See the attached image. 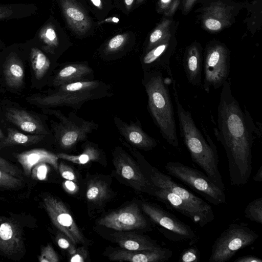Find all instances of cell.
Here are the masks:
<instances>
[{
  "instance_id": "f6af8a7d",
  "label": "cell",
  "mask_w": 262,
  "mask_h": 262,
  "mask_svg": "<svg viewBox=\"0 0 262 262\" xmlns=\"http://www.w3.org/2000/svg\"><path fill=\"white\" fill-rule=\"evenodd\" d=\"M180 4V0H174L172 1L168 9L165 12V15L167 16H172L176 11Z\"/></svg>"
},
{
  "instance_id": "bcb514c9",
  "label": "cell",
  "mask_w": 262,
  "mask_h": 262,
  "mask_svg": "<svg viewBox=\"0 0 262 262\" xmlns=\"http://www.w3.org/2000/svg\"><path fill=\"white\" fill-rule=\"evenodd\" d=\"M172 1V0H159V11L160 12H162L164 10L166 11L170 6Z\"/></svg>"
},
{
  "instance_id": "1f68e13d",
  "label": "cell",
  "mask_w": 262,
  "mask_h": 262,
  "mask_svg": "<svg viewBox=\"0 0 262 262\" xmlns=\"http://www.w3.org/2000/svg\"><path fill=\"white\" fill-rule=\"evenodd\" d=\"M171 21L169 19H163L151 33L146 52L155 47L168 42L171 36L170 32Z\"/></svg>"
},
{
  "instance_id": "b9f144b4",
  "label": "cell",
  "mask_w": 262,
  "mask_h": 262,
  "mask_svg": "<svg viewBox=\"0 0 262 262\" xmlns=\"http://www.w3.org/2000/svg\"><path fill=\"white\" fill-rule=\"evenodd\" d=\"M58 169L60 174L63 179L73 181H75L76 179L73 169L64 163L61 162L58 165Z\"/></svg>"
},
{
  "instance_id": "83f0119b",
  "label": "cell",
  "mask_w": 262,
  "mask_h": 262,
  "mask_svg": "<svg viewBox=\"0 0 262 262\" xmlns=\"http://www.w3.org/2000/svg\"><path fill=\"white\" fill-rule=\"evenodd\" d=\"M38 10V7L33 4H0V21L27 18Z\"/></svg>"
},
{
  "instance_id": "681fc988",
  "label": "cell",
  "mask_w": 262,
  "mask_h": 262,
  "mask_svg": "<svg viewBox=\"0 0 262 262\" xmlns=\"http://www.w3.org/2000/svg\"><path fill=\"white\" fill-rule=\"evenodd\" d=\"M253 180L256 182H262V166H260L256 174L253 177Z\"/></svg>"
},
{
  "instance_id": "4dcf8cb0",
  "label": "cell",
  "mask_w": 262,
  "mask_h": 262,
  "mask_svg": "<svg viewBox=\"0 0 262 262\" xmlns=\"http://www.w3.org/2000/svg\"><path fill=\"white\" fill-rule=\"evenodd\" d=\"M87 144L82 152L77 155H71L61 152L56 154L60 158L77 164H85L92 161L98 160L100 157V151L92 143Z\"/></svg>"
},
{
  "instance_id": "e575fe53",
  "label": "cell",
  "mask_w": 262,
  "mask_h": 262,
  "mask_svg": "<svg viewBox=\"0 0 262 262\" xmlns=\"http://www.w3.org/2000/svg\"><path fill=\"white\" fill-rule=\"evenodd\" d=\"M23 180L0 168V187L14 189L23 186Z\"/></svg>"
},
{
  "instance_id": "8992f818",
  "label": "cell",
  "mask_w": 262,
  "mask_h": 262,
  "mask_svg": "<svg viewBox=\"0 0 262 262\" xmlns=\"http://www.w3.org/2000/svg\"><path fill=\"white\" fill-rule=\"evenodd\" d=\"M258 237L256 232L244 225L230 224L214 241L209 261H228L238 251L253 244Z\"/></svg>"
},
{
  "instance_id": "ba28073f",
  "label": "cell",
  "mask_w": 262,
  "mask_h": 262,
  "mask_svg": "<svg viewBox=\"0 0 262 262\" xmlns=\"http://www.w3.org/2000/svg\"><path fill=\"white\" fill-rule=\"evenodd\" d=\"M230 52L221 43L207 47L203 62V88L209 93L211 88L218 89L228 80L230 74Z\"/></svg>"
},
{
  "instance_id": "ab89813d",
  "label": "cell",
  "mask_w": 262,
  "mask_h": 262,
  "mask_svg": "<svg viewBox=\"0 0 262 262\" xmlns=\"http://www.w3.org/2000/svg\"><path fill=\"white\" fill-rule=\"evenodd\" d=\"M49 167L46 163H41L35 165L31 170L32 178L37 180H45L47 179Z\"/></svg>"
},
{
  "instance_id": "7a4b0ae2",
  "label": "cell",
  "mask_w": 262,
  "mask_h": 262,
  "mask_svg": "<svg viewBox=\"0 0 262 262\" xmlns=\"http://www.w3.org/2000/svg\"><path fill=\"white\" fill-rule=\"evenodd\" d=\"M172 82L181 136L191 158L215 184L224 189L219 169L217 146L207 133H205V138L197 127L191 113L186 110L179 101L174 79Z\"/></svg>"
},
{
  "instance_id": "9a60e30c",
  "label": "cell",
  "mask_w": 262,
  "mask_h": 262,
  "mask_svg": "<svg viewBox=\"0 0 262 262\" xmlns=\"http://www.w3.org/2000/svg\"><path fill=\"white\" fill-rule=\"evenodd\" d=\"M114 122L120 135L133 146L144 150H150L157 145L156 140L143 130L138 120L127 123L115 116Z\"/></svg>"
},
{
  "instance_id": "4316f807",
  "label": "cell",
  "mask_w": 262,
  "mask_h": 262,
  "mask_svg": "<svg viewBox=\"0 0 262 262\" xmlns=\"http://www.w3.org/2000/svg\"><path fill=\"white\" fill-rule=\"evenodd\" d=\"M5 81L12 89H17L24 83L25 70L18 54L11 51L7 55L3 70Z\"/></svg>"
},
{
  "instance_id": "277c9868",
  "label": "cell",
  "mask_w": 262,
  "mask_h": 262,
  "mask_svg": "<svg viewBox=\"0 0 262 262\" xmlns=\"http://www.w3.org/2000/svg\"><path fill=\"white\" fill-rule=\"evenodd\" d=\"M111 86L102 81H81L55 87L50 94L29 98L28 101L46 107L68 106L75 110L80 108L86 102L111 97Z\"/></svg>"
},
{
  "instance_id": "8d00e7d4",
  "label": "cell",
  "mask_w": 262,
  "mask_h": 262,
  "mask_svg": "<svg viewBox=\"0 0 262 262\" xmlns=\"http://www.w3.org/2000/svg\"><path fill=\"white\" fill-rule=\"evenodd\" d=\"M200 259V252L197 247L192 246L184 250L181 253L179 262H197Z\"/></svg>"
},
{
  "instance_id": "f35d334b",
  "label": "cell",
  "mask_w": 262,
  "mask_h": 262,
  "mask_svg": "<svg viewBox=\"0 0 262 262\" xmlns=\"http://www.w3.org/2000/svg\"><path fill=\"white\" fill-rule=\"evenodd\" d=\"M0 168L11 174L24 180L23 173L17 166L0 157Z\"/></svg>"
},
{
  "instance_id": "7dc6e473",
  "label": "cell",
  "mask_w": 262,
  "mask_h": 262,
  "mask_svg": "<svg viewBox=\"0 0 262 262\" xmlns=\"http://www.w3.org/2000/svg\"><path fill=\"white\" fill-rule=\"evenodd\" d=\"M196 0H183V10L185 12H188L190 10Z\"/></svg>"
},
{
  "instance_id": "7402d4cb",
  "label": "cell",
  "mask_w": 262,
  "mask_h": 262,
  "mask_svg": "<svg viewBox=\"0 0 262 262\" xmlns=\"http://www.w3.org/2000/svg\"><path fill=\"white\" fill-rule=\"evenodd\" d=\"M94 80V71L86 63L74 62L66 64L55 76L52 85L58 86L62 84Z\"/></svg>"
},
{
  "instance_id": "74e56055",
  "label": "cell",
  "mask_w": 262,
  "mask_h": 262,
  "mask_svg": "<svg viewBox=\"0 0 262 262\" xmlns=\"http://www.w3.org/2000/svg\"><path fill=\"white\" fill-rule=\"evenodd\" d=\"M38 258L40 262H58L59 260L57 253L50 244L47 245L41 249Z\"/></svg>"
},
{
  "instance_id": "d6a6232c",
  "label": "cell",
  "mask_w": 262,
  "mask_h": 262,
  "mask_svg": "<svg viewBox=\"0 0 262 262\" xmlns=\"http://www.w3.org/2000/svg\"><path fill=\"white\" fill-rule=\"evenodd\" d=\"M108 194L107 185L100 180L91 181L88 187L86 197L92 202H100L107 197Z\"/></svg>"
},
{
  "instance_id": "5bb4252c",
  "label": "cell",
  "mask_w": 262,
  "mask_h": 262,
  "mask_svg": "<svg viewBox=\"0 0 262 262\" xmlns=\"http://www.w3.org/2000/svg\"><path fill=\"white\" fill-rule=\"evenodd\" d=\"M23 231L19 225L6 217H0V253L13 258L25 250Z\"/></svg>"
},
{
  "instance_id": "9c48e42d",
  "label": "cell",
  "mask_w": 262,
  "mask_h": 262,
  "mask_svg": "<svg viewBox=\"0 0 262 262\" xmlns=\"http://www.w3.org/2000/svg\"><path fill=\"white\" fill-rule=\"evenodd\" d=\"M145 176L154 186L165 188L177 194L197 211L208 224L214 220V214L211 206L176 182L169 175L149 165Z\"/></svg>"
},
{
  "instance_id": "ac0fdd59",
  "label": "cell",
  "mask_w": 262,
  "mask_h": 262,
  "mask_svg": "<svg viewBox=\"0 0 262 262\" xmlns=\"http://www.w3.org/2000/svg\"><path fill=\"white\" fill-rule=\"evenodd\" d=\"M64 18L72 30L79 35L86 34L92 27L86 11L74 0H58Z\"/></svg>"
},
{
  "instance_id": "7bdbcfd3",
  "label": "cell",
  "mask_w": 262,
  "mask_h": 262,
  "mask_svg": "<svg viewBox=\"0 0 262 262\" xmlns=\"http://www.w3.org/2000/svg\"><path fill=\"white\" fill-rule=\"evenodd\" d=\"M65 191L70 194H74L78 190L77 185L72 180L65 181L62 184Z\"/></svg>"
},
{
  "instance_id": "d590c367",
  "label": "cell",
  "mask_w": 262,
  "mask_h": 262,
  "mask_svg": "<svg viewBox=\"0 0 262 262\" xmlns=\"http://www.w3.org/2000/svg\"><path fill=\"white\" fill-rule=\"evenodd\" d=\"M127 34H120L112 38L107 43L105 52L107 54L114 53L120 50L127 42Z\"/></svg>"
},
{
  "instance_id": "ffe728a7",
  "label": "cell",
  "mask_w": 262,
  "mask_h": 262,
  "mask_svg": "<svg viewBox=\"0 0 262 262\" xmlns=\"http://www.w3.org/2000/svg\"><path fill=\"white\" fill-rule=\"evenodd\" d=\"M33 40L47 53L55 55L59 51L61 45L59 29L53 17H50L38 29Z\"/></svg>"
},
{
  "instance_id": "db71d44e",
  "label": "cell",
  "mask_w": 262,
  "mask_h": 262,
  "mask_svg": "<svg viewBox=\"0 0 262 262\" xmlns=\"http://www.w3.org/2000/svg\"><path fill=\"white\" fill-rule=\"evenodd\" d=\"M137 2H136V3L137 4H140V3H141L144 0H136Z\"/></svg>"
},
{
  "instance_id": "ee69618b",
  "label": "cell",
  "mask_w": 262,
  "mask_h": 262,
  "mask_svg": "<svg viewBox=\"0 0 262 262\" xmlns=\"http://www.w3.org/2000/svg\"><path fill=\"white\" fill-rule=\"evenodd\" d=\"M234 262H262V259L257 256L249 255L241 256L234 260Z\"/></svg>"
},
{
  "instance_id": "cb8c5ba5",
  "label": "cell",
  "mask_w": 262,
  "mask_h": 262,
  "mask_svg": "<svg viewBox=\"0 0 262 262\" xmlns=\"http://www.w3.org/2000/svg\"><path fill=\"white\" fill-rule=\"evenodd\" d=\"M15 157L21 165L23 173L30 176L33 167L41 163L49 164L56 170L58 169L57 155L44 149H33L16 155Z\"/></svg>"
},
{
  "instance_id": "7c38bea8",
  "label": "cell",
  "mask_w": 262,
  "mask_h": 262,
  "mask_svg": "<svg viewBox=\"0 0 262 262\" xmlns=\"http://www.w3.org/2000/svg\"><path fill=\"white\" fill-rule=\"evenodd\" d=\"M113 163L116 172L135 189L153 194L154 185L132 158L120 147L115 149Z\"/></svg>"
},
{
  "instance_id": "484cf974",
  "label": "cell",
  "mask_w": 262,
  "mask_h": 262,
  "mask_svg": "<svg viewBox=\"0 0 262 262\" xmlns=\"http://www.w3.org/2000/svg\"><path fill=\"white\" fill-rule=\"evenodd\" d=\"M113 236L120 247L127 250H151L161 247L155 241L136 233L116 232Z\"/></svg>"
},
{
  "instance_id": "2e32d148",
  "label": "cell",
  "mask_w": 262,
  "mask_h": 262,
  "mask_svg": "<svg viewBox=\"0 0 262 262\" xmlns=\"http://www.w3.org/2000/svg\"><path fill=\"white\" fill-rule=\"evenodd\" d=\"M172 251L160 247L151 250L132 251L123 249L113 252L108 257L111 260L130 262H164L172 256Z\"/></svg>"
},
{
  "instance_id": "5b68a950",
  "label": "cell",
  "mask_w": 262,
  "mask_h": 262,
  "mask_svg": "<svg viewBox=\"0 0 262 262\" xmlns=\"http://www.w3.org/2000/svg\"><path fill=\"white\" fill-rule=\"evenodd\" d=\"M170 176L185 184L214 205L226 203L224 189L199 170L179 162H168L164 166Z\"/></svg>"
},
{
  "instance_id": "c3c4849f",
  "label": "cell",
  "mask_w": 262,
  "mask_h": 262,
  "mask_svg": "<svg viewBox=\"0 0 262 262\" xmlns=\"http://www.w3.org/2000/svg\"><path fill=\"white\" fill-rule=\"evenodd\" d=\"M84 260V257L82 255L81 252H76L72 255V256L70 259L71 261H83Z\"/></svg>"
},
{
  "instance_id": "52a82bcc",
  "label": "cell",
  "mask_w": 262,
  "mask_h": 262,
  "mask_svg": "<svg viewBox=\"0 0 262 262\" xmlns=\"http://www.w3.org/2000/svg\"><path fill=\"white\" fill-rule=\"evenodd\" d=\"M48 113L58 119L59 122L54 125L55 137L59 146L64 149H70L85 140L98 126L93 120H85L73 112L67 115L59 110H50Z\"/></svg>"
},
{
  "instance_id": "f1b7e54d",
  "label": "cell",
  "mask_w": 262,
  "mask_h": 262,
  "mask_svg": "<svg viewBox=\"0 0 262 262\" xmlns=\"http://www.w3.org/2000/svg\"><path fill=\"white\" fill-rule=\"evenodd\" d=\"M46 136L37 134L26 135L14 128H8L7 136L0 142V148L15 145L29 146L43 140Z\"/></svg>"
},
{
  "instance_id": "4fadbf2b",
  "label": "cell",
  "mask_w": 262,
  "mask_h": 262,
  "mask_svg": "<svg viewBox=\"0 0 262 262\" xmlns=\"http://www.w3.org/2000/svg\"><path fill=\"white\" fill-rule=\"evenodd\" d=\"M98 224L119 231L144 229L148 222L138 206L132 203L104 216Z\"/></svg>"
},
{
  "instance_id": "44dd1931",
  "label": "cell",
  "mask_w": 262,
  "mask_h": 262,
  "mask_svg": "<svg viewBox=\"0 0 262 262\" xmlns=\"http://www.w3.org/2000/svg\"><path fill=\"white\" fill-rule=\"evenodd\" d=\"M5 116L12 123L22 130L33 134H50L42 121L28 112L15 108H8Z\"/></svg>"
},
{
  "instance_id": "60d3db41",
  "label": "cell",
  "mask_w": 262,
  "mask_h": 262,
  "mask_svg": "<svg viewBox=\"0 0 262 262\" xmlns=\"http://www.w3.org/2000/svg\"><path fill=\"white\" fill-rule=\"evenodd\" d=\"M57 243L59 247L68 251L69 254L73 255L76 252L75 245L67 237L59 236L57 238Z\"/></svg>"
},
{
  "instance_id": "e0dca14e",
  "label": "cell",
  "mask_w": 262,
  "mask_h": 262,
  "mask_svg": "<svg viewBox=\"0 0 262 262\" xmlns=\"http://www.w3.org/2000/svg\"><path fill=\"white\" fill-rule=\"evenodd\" d=\"M152 195L165 204L167 207H170L179 212L200 227L203 228L208 224L197 211L177 194L167 189L154 186Z\"/></svg>"
},
{
  "instance_id": "8fae6325",
  "label": "cell",
  "mask_w": 262,
  "mask_h": 262,
  "mask_svg": "<svg viewBox=\"0 0 262 262\" xmlns=\"http://www.w3.org/2000/svg\"><path fill=\"white\" fill-rule=\"evenodd\" d=\"M43 206L51 222L74 245L84 244V237L65 204L50 195L43 198Z\"/></svg>"
},
{
  "instance_id": "836d02e7",
  "label": "cell",
  "mask_w": 262,
  "mask_h": 262,
  "mask_svg": "<svg viewBox=\"0 0 262 262\" xmlns=\"http://www.w3.org/2000/svg\"><path fill=\"white\" fill-rule=\"evenodd\" d=\"M245 217L251 221L262 224V197L250 202L244 209Z\"/></svg>"
},
{
  "instance_id": "f5cc1de1",
  "label": "cell",
  "mask_w": 262,
  "mask_h": 262,
  "mask_svg": "<svg viewBox=\"0 0 262 262\" xmlns=\"http://www.w3.org/2000/svg\"><path fill=\"white\" fill-rule=\"evenodd\" d=\"M4 138V134L0 129V140H2Z\"/></svg>"
},
{
  "instance_id": "3957f363",
  "label": "cell",
  "mask_w": 262,
  "mask_h": 262,
  "mask_svg": "<svg viewBox=\"0 0 262 262\" xmlns=\"http://www.w3.org/2000/svg\"><path fill=\"white\" fill-rule=\"evenodd\" d=\"M142 83L147 96L148 110L155 125L166 141L178 148L179 144L173 104L161 70L143 71Z\"/></svg>"
},
{
  "instance_id": "603a6c76",
  "label": "cell",
  "mask_w": 262,
  "mask_h": 262,
  "mask_svg": "<svg viewBox=\"0 0 262 262\" xmlns=\"http://www.w3.org/2000/svg\"><path fill=\"white\" fill-rule=\"evenodd\" d=\"M203 59L198 45L192 44L187 48L183 59V68L188 82L195 86L202 84Z\"/></svg>"
},
{
  "instance_id": "d4e9b609",
  "label": "cell",
  "mask_w": 262,
  "mask_h": 262,
  "mask_svg": "<svg viewBox=\"0 0 262 262\" xmlns=\"http://www.w3.org/2000/svg\"><path fill=\"white\" fill-rule=\"evenodd\" d=\"M169 41L158 45L146 52L142 59V67L144 71L163 69L171 80L173 77L169 66V57L166 56L169 47Z\"/></svg>"
},
{
  "instance_id": "816d5d0a",
  "label": "cell",
  "mask_w": 262,
  "mask_h": 262,
  "mask_svg": "<svg viewBox=\"0 0 262 262\" xmlns=\"http://www.w3.org/2000/svg\"><path fill=\"white\" fill-rule=\"evenodd\" d=\"M93 4L99 9L102 8L103 5L101 0H90Z\"/></svg>"
},
{
  "instance_id": "d6986e66",
  "label": "cell",
  "mask_w": 262,
  "mask_h": 262,
  "mask_svg": "<svg viewBox=\"0 0 262 262\" xmlns=\"http://www.w3.org/2000/svg\"><path fill=\"white\" fill-rule=\"evenodd\" d=\"M232 7L221 1L211 3L206 7L202 15L204 27L210 32H218L229 26Z\"/></svg>"
},
{
  "instance_id": "6da1fadb",
  "label": "cell",
  "mask_w": 262,
  "mask_h": 262,
  "mask_svg": "<svg viewBox=\"0 0 262 262\" xmlns=\"http://www.w3.org/2000/svg\"><path fill=\"white\" fill-rule=\"evenodd\" d=\"M221 88L214 135L226 151L231 184L243 186L252 173V147L261 136V124L254 120L245 105L242 108L228 80Z\"/></svg>"
},
{
  "instance_id": "f907efd6",
  "label": "cell",
  "mask_w": 262,
  "mask_h": 262,
  "mask_svg": "<svg viewBox=\"0 0 262 262\" xmlns=\"http://www.w3.org/2000/svg\"><path fill=\"white\" fill-rule=\"evenodd\" d=\"M134 1L135 0H123L124 4L127 10H129L132 8Z\"/></svg>"
},
{
  "instance_id": "f546056e",
  "label": "cell",
  "mask_w": 262,
  "mask_h": 262,
  "mask_svg": "<svg viewBox=\"0 0 262 262\" xmlns=\"http://www.w3.org/2000/svg\"><path fill=\"white\" fill-rule=\"evenodd\" d=\"M33 45L29 50L31 66L36 78H42L50 68L51 61L44 52L32 40Z\"/></svg>"
},
{
  "instance_id": "30bf717a",
  "label": "cell",
  "mask_w": 262,
  "mask_h": 262,
  "mask_svg": "<svg viewBox=\"0 0 262 262\" xmlns=\"http://www.w3.org/2000/svg\"><path fill=\"white\" fill-rule=\"evenodd\" d=\"M143 212L164 231L167 238L174 241H194L196 234L193 230L172 213L150 203L141 204Z\"/></svg>"
}]
</instances>
